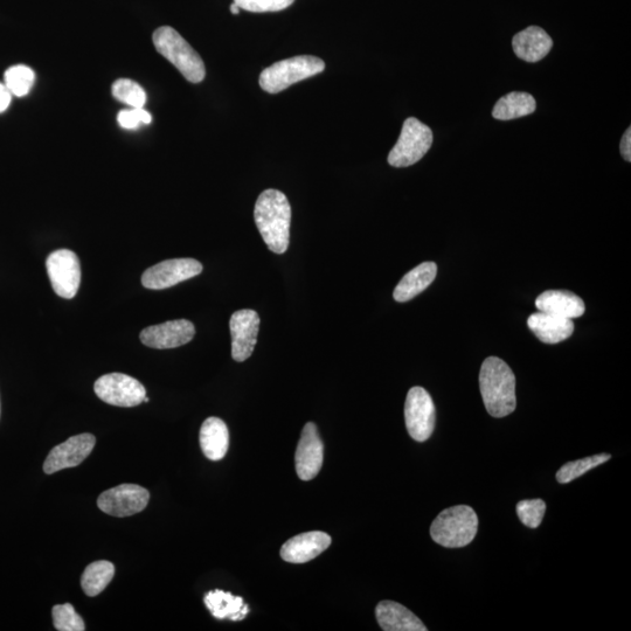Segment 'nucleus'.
<instances>
[{
  "mask_svg": "<svg viewBox=\"0 0 631 631\" xmlns=\"http://www.w3.org/2000/svg\"><path fill=\"white\" fill-rule=\"evenodd\" d=\"M115 575V566L109 561L101 560L90 564L82 574L81 585L83 591L94 598L101 594L112 582Z\"/></svg>",
  "mask_w": 631,
  "mask_h": 631,
  "instance_id": "393cba45",
  "label": "nucleus"
},
{
  "mask_svg": "<svg viewBox=\"0 0 631 631\" xmlns=\"http://www.w3.org/2000/svg\"><path fill=\"white\" fill-rule=\"evenodd\" d=\"M438 275V266L435 262H424L407 273L395 288L394 300L400 303L413 300L425 291L434 282Z\"/></svg>",
  "mask_w": 631,
  "mask_h": 631,
  "instance_id": "412c9836",
  "label": "nucleus"
},
{
  "mask_svg": "<svg viewBox=\"0 0 631 631\" xmlns=\"http://www.w3.org/2000/svg\"><path fill=\"white\" fill-rule=\"evenodd\" d=\"M12 94L5 83L0 82V114L6 112L12 101Z\"/></svg>",
  "mask_w": 631,
  "mask_h": 631,
  "instance_id": "473e14b6",
  "label": "nucleus"
},
{
  "mask_svg": "<svg viewBox=\"0 0 631 631\" xmlns=\"http://www.w3.org/2000/svg\"><path fill=\"white\" fill-rule=\"evenodd\" d=\"M204 602L211 614L218 620L242 621L249 612V607L245 605L244 599L220 591V589L208 592Z\"/></svg>",
  "mask_w": 631,
  "mask_h": 631,
  "instance_id": "5701e85b",
  "label": "nucleus"
},
{
  "mask_svg": "<svg viewBox=\"0 0 631 631\" xmlns=\"http://www.w3.org/2000/svg\"><path fill=\"white\" fill-rule=\"evenodd\" d=\"M377 621L385 631H427V627L411 610L394 601H381L376 608Z\"/></svg>",
  "mask_w": 631,
  "mask_h": 631,
  "instance_id": "f3484780",
  "label": "nucleus"
},
{
  "mask_svg": "<svg viewBox=\"0 0 631 631\" xmlns=\"http://www.w3.org/2000/svg\"><path fill=\"white\" fill-rule=\"evenodd\" d=\"M325 62L311 55H300L276 62L268 67L260 75V86L269 94L283 92L284 89L295 85L297 82L312 78L324 72Z\"/></svg>",
  "mask_w": 631,
  "mask_h": 631,
  "instance_id": "39448f33",
  "label": "nucleus"
},
{
  "mask_svg": "<svg viewBox=\"0 0 631 631\" xmlns=\"http://www.w3.org/2000/svg\"><path fill=\"white\" fill-rule=\"evenodd\" d=\"M94 391L106 404L117 407H135L147 397V390L140 381L123 373H110L97 379Z\"/></svg>",
  "mask_w": 631,
  "mask_h": 631,
  "instance_id": "0eeeda50",
  "label": "nucleus"
},
{
  "mask_svg": "<svg viewBox=\"0 0 631 631\" xmlns=\"http://www.w3.org/2000/svg\"><path fill=\"white\" fill-rule=\"evenodd\" d=\"M535 97L528 93H510L496 103L492 116L499 121H510L536 112Z\"/></svg>",
  "mask_w": 631,
  "mask_h": 631,
  "instance_id": "b1692460",
  "label": "nucleus"
},
{
  "mask_svg": "<svg viewBox=\"0 0 631 631\" xmlns=\"http://www.w3.org/2000/svg\"><path fill=\"white\" fill-rule=\"evenodd\" d=\"M46 268L55 294L67 300L78 294L81 284L78 255L69 249H58L48 256Z\"/></svg>",
  "mask_w": 631,
  "mask_h": 631,
  "instance_id": "1a4fd4ad",
  "label": "nucleus"
},
{
  "mask_svg": "<svg viewBox=\"0 0 631 631\" xmlns=\"http://www.w3.org/2000/svg\"><path fill=\"white\" fill-rule=\"evenodd\" d=\"M612 459L609 454H599L594 456L585 457L578 461H572L564 464L557 473V481L560 484L571 483L577 478L588 473L589 470H593L601 464L608 462Z\"/></svg>",
  "mask_w": 631,
  "mask_h": 631,
  "instance_id": "a878e982",
  "label": "nucleus"
},
{
  "mask_svg": "<svg viewBox=\"0 0 631 631\" xmlns=\"http://www.w3.org/2000/svg\"><path fill=\"white\" fill-rule=\"evenodd\" d=\"M96 439L92 434H80L54 447L44 464L45 473L52 475L60 470L74 468L93 452Z\"/></svg>",
  "mask_w": 631,
  "mask_h": 631,
  "instance_id": "4468645a",
  "label": "nucleus"
},
{
  "mask_svg": "<svg viewBox=\"0 0 631 631\" xmlns=\"http://www.w3.org/2000/svg\"><path fill=\"white\" fill-rule=\"evenodd\" d=\"M117 122L123 129L135 130L140 128L141 124L148 126L152 122V116L144 108H131L122 110L117 115Z\"/></svg>",
  "mask_w": 631,
  "mask_h": 631,
  "instance_id": "2f4dec72",
  "label": "nucleus"
},
{
  "mask_svg": "<svg viewBox=\"0 0 631 631\" xmlns=\"http://www.w3.org/2000/svg\"><path fill=\"white\" fill-rule=\"evenodd\" d=\"M152 40L157 52L169 60L187 81L200 83L205 79L203 59L175 29L170 26L159 27Z\"/></svg>",
  "mask_w": 631,
  "mask_h": 631,
  "instance_id": "20e7f679",
  "label": "nucleus"
},
{
  "mask_svg": "<svg viewBox=\"0 0 631 631\" xmlns=\"http://www.w3.org/2000/svg\"><path fill=\"white\" fill-rule=\"evenodd\" d=\"M53 622L55 629L59 631H83L86 629L85 622L75 612L71 603L54 606Z\"/></svg>",
  "mask_w": 631,
  "mask_h": 631,
  "instance_id": "c85d7f7f",
  "label": "nucleus"
},
{
  "mask_svg": "<svg viewBox=\"0 0 631 631\" xmlns=\"http://www.w3.org/2000/svg\"><path fill=\"white\" fill-rule=\"evenodd\" d=\"M149 499V491L140 485L121 484L104 491L97 499V505L110 516L129 517L147 508Z\"/></svg>",
  "mask_w": 631,
  "mask_h": 631,
  "instance_id": "9b49d317",
  "label": "nucleus"
},
{
  "mask_svg": "<svg viewBox=\"0 0 631 631\" xmlns=\"http://www.w3.org/2000/svg\"><path fill=\"white\" fill-rule=\"evenodd\" d=\"M621 154L627 162H631V129L624 133L621 141Z\"/></svg>",
  "mask_w": 631,
  "mask_h": 631,
  "instance_id": "72a5a7b5",
  "label": "nucleus"
},
{
  "mask_svg": "<svg viewBox=\"0 0 631 631\" xmlns=\"http://www.w3.org/2000/svg\"><path fill=\"white\" fill-rule=\"evenodd\" d=\"M516 510L520 522L530 529H537L543 522L546 512V503L540 498L529 499V501L519 502L516 506Z\"/></svg>",
  "mask_w": 631,
  "mask_h": 631,
  "instance_id": "c756f323",
  "label": "nucleus"
},
{
  "mask_svg": "<svg viewBox=\"0 0 631 631\" xmlns=\"http://www.w3.org/2000/svg\"><path fill=\"white\" fill-rule=\"evenodd\" d=\"M254 219L270 251L276 254L286 253L291 223L288 198L277 190L263 191L255 204Z\"/></svg>",
  "mask_w": 631,
  "mask_h": 631,
  "instance_id": "f257e3e1",
  "label": "nucleus"
},
{
  "mask_svg": "<svg viewBox=\"0 0 631 631\" xmlns=\"http://www.w3.org/2000/svg\"><path fill=\"white\" fill-rule=\"evenodd\" d=\"M232 357L235 362H245L254 352L260 330V316L251 309H242L231 317Z\"/></svg>",
  "mask_w": 631,
  "mask_h": 631,
  "instance_id": "f8f14e48",
  "label": "nucleus"
},
{
  "mask_svg": "<svg viewBox=\"0 0 631 631\" xmlns=\"http://www.w3.org/2000/svg\"><path fill=\"white\" fill-rule=\"evenodd\" d=\"M113 96L131 108H144L147 103V93L137 82L129 79H120L114 82Z\"/></svg>",
  "mask_w": 631,
  "mask_h": 631,
  "instance_id": "cd10ccee",
  "label": "nucleus"
},
{
  "mask_svg": "<svg viewBox=\"0 0 631 631\" xmlns=\"http://www.w3.org/2000/svg\"><path fill=\"white\" fill-rule=\"evenodd\" d=\"M36 81V74L32 68L25 65H16L8 69L4 74V83L11 94L24 97L31 92Z\"/></svg>",
  "mask_w": 631,
  "mask_h": 631,
  "instance_id": "bb28decb",
  "label": "nucleus"
},
{
  "mask_svg": "<svg viewBox=\"0 0 631 631\" xmlns=\"http://www.w3.org/2000/svg\"><path fill=\"white\" fill-rule=\"evenodd\" d=\"M528 325L539 341L545 344H558L570 338L574 332V323L570 318L537 312L529 317Z\"/></svg>",
  "mask_w": 631,
  "mask_h": 631,
  "instance_id": "6ab92c4d",
  "label": "nucleus"
},
{
  "mask_svg": "<svg viewBox=\"0 0 631 631\" xmlns=\"http://www.w3.org/2000/svg\"><path fill=\"white\" fill-rule=\"evenodd\" d=\"M331 542V537L325 532L301 533V535L291 538L283 544L281 558L291 564L308 563L328 550Z\"/></svg>",
  "mask_w": 631,
  "mask_h": 631,
  "instance_id": "dca6fc26",
  "label": "nucleus"
},
{
  "mask_svg": "<svg viewBox=\"0 0 631 631\" xmlns=\"http://www.w3.org/2000/svg\"><path fill=\"white\" fill-rule=\"evenodd\" d=\"M513 51L517 57L528 62L543 60L550 53L553 41L549 34L538 26H530L528 29L516 34L512 40Z\"/></svg>",
  "mask_w": 631,
  "mask_h": 631,
  "instance_id": "aec40b11",
  "label": "nucleus"
},
{
  "mask_svg": "<svg viewBox=\"0 0 631 631\" xmlns=\"http://www.w3.org/2000/svg\"><path fill=\"white\" fill-rule=\"evenodd\" d=\"M200 447L208 460H223L230 447V432L219 418H208L200 429Z\"/></svg>",
  "mask_w": 631,
  "mask_h": 631,
  "instance_id": "4be33fe9",
  "label": "nucleus"
},
{
  "mask_svg": "<svg viewBox=\"0 0 631 631\" xmlns=\"http://www.w3.org/2000/svg\"><path fill=\"white\" fill-rule=\"evenodd\" d=\"M480 388L485 408L494 418H505L517 407L516 377L510 366L497 357L484 360Z\"/></svg>",
  "mask_w": 631,
  "mask_h": 631,
  "instance_id": "f03ea898",
  "label": "nucleus"
},
{
  "mask_svg": "<svg viewBox=\"0 0 631 631\" xmlns=\"http://www.w3.org/2000/svg\"><path fill=\"white\" fill-rule=\"evenodd\" d=\"M405 421L408 434L418 442L431 438L436 422V411L431 394L425 388L413 387L407 394Z\"/></svg>",
  "mask_w": 631,
  "mask_h": 631,
  "instance_id": "6e6552de",
  "label": "nucleus"
},
{
  "mask_svg": "<svg viewBox=\"0 0 631 631\" xmlns=\"http://www.w3.org/2000/svg\"><path fill=\"white\" fill-rule=\"evenodd\" d=\"M536 307L545 314L570 318V320L581 317L586 311L584 301L571 291L565 290L545 291L537 298Z\"/></svg>",
  "mask_w": 631,
  "mask_h": 631,
  "instance_id": "a211bd4d",
  "label": "nucleus"
},
{
  "mask_svg": "<svg viewBox=\"0 0 631 631\" xmlns=\"http://www.w3.org/2000/svg\"><path fill=\"white\" fill-rule=\"evenodd\" d=\"M478 517L468 505H455L443 510L431 526V536L436 544L447 549H460L475 539Z\"/></svg>",
  "mask_w": 631,
  "mask_h": 631,
  "instance_id": "7ed1b4c3",
  "label": "nucleus"
},
{
  "mask_svg": "<svg viewBox=\"0 0 631 631\" xmlns=\"http://www.w3.org/2000/svg\"><path fill=\"white\" fill-rule=\"evenodd\" d=\"M231 12L233 13V15H239L240 12V8L237 4L233 3L231 5Z\"/></svg>",
  "mask_w": 631,
  "mask_h": 631,
  "instance_id": "f704fd0d",
  "label": "nucleus"
},
{
  "mask_svg": "<svg viewBox=\"0 0 631 631\" xmlns=\"http://www.w3.org/2000/svg\"><path fill=\"white\" fill-rule=\"evenodd\" d=\"M324 460V445L317 426L305 425L298 442L295 462L296 473L302 481H311L320 474Z\"/></svg>",
  "mask_w": 631,
  "mask_h": 631,
  "instance_id": "ddd939ff",
  "label": "nucleus"
},
{
  "mask_svg": "<svg viewBox=\"0 0 631 631\" xmlns=\"http://www.w3.org/2000/svg\"><path fill=\"white\" fill-rule=\"evenodd\" d=\"M433 144V131L426 124L409 117L402 127L397 144L388 155L394 168H407L425 157Z\"/></svg>",
  "mask_w": 631,
  "mask_h": 631,
  "instance_id": "423d86ee",
  "label": "nucleus"
},
{
  "mask_svg": "<svg viewBox=\"0 0 631 631\" xmlns=\"http://www.w3.org/2000/svg\"><path fill=\"white\" fill-rule=\"evenodd\" d=\"M203 272V265L194 259L166 260L145 270L142 284L151 290L168 289L193 279Z\"/></svg>",
  "mask_w": 631,
  "mask_h": 631,
  "instance_id": "9d476101",
  "label": "nucleus"
},
{
  "mask_svg": "<svg viewBox=\"0 0 631 631\" xmlns=\"http://www.w3.org/2000/svg\"><path fill=\"white\" fill-rule=\"evenodd\" d=\"M295 0H234L240 10L255 13L279 12L289 8Z\"/></svg>",
  "mask_w": 631,
  "mask_h": 631,
  "instance_id": "7c9ffc66",
  "label": "nucleus"
},
{
  "mask_svg": "<svg viewBox=\"0 0 631 631\" xmlns=\"http://www.w3.org/2000/svg\"><path fill=\"white\" fill-rule=\"evenodd\" d=\"M196 335V328L187 320H176L151 325L141 332V342L152 349H176L190 343Z\"/></svg>",
  "mask_w": 631,
  "mask_h": 631,
  "instance_id": "2eb2a0df",
  "label": "nucleus"
}]
</instances>
